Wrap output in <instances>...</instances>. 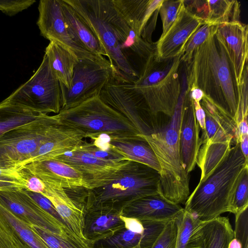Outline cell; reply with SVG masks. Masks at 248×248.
<instances>
[{"instance_id": "obj_1", "label": "cell", "mask_w": 248, "mask_h": 248, "mask_svg": "<svg viewBox=\"0 0 248 248\" xmlns=\"http://www.w3.org/2000/svg\"><path fill=\"white\" fill-rule=\"evenodd\" d=\"M215 32L195 50L191 59L185 63L187 89L200 88L237 126V87L228 58Z\"/></svg>"}, {"instance_id": "obj_2", "label": "cell", "mask_w": 248, "mask_h": 248, "mask_svg": "<svg viewBox=\"0 0 248 248\" xmlns=\"http://www.w3.org/2000/svg\"><path fill=\"white\" fill-rule=\"evenodd\" d=\"M213 171L188 196L184 209L201 221L216 218L226 212L233 213L234 190L248 159L235 143Z\"/></svg>"}, {"instance_id": "obj_3", "label": "cell", "mask_w": 248, "mask_h": 248, "mask_svg": "<svg viewBox=\"0 0 248 248\" xmlns=\"http://www.w3.org/2000/svg\"><path fill=\"white\" fill-rule=\"evenodd\" d=\"M187 84L183 74L181 90L173 115L156 132L142 136L152 148L161 168V194L176 204H185L189 196V176L180 156L179 130Z\"/></svg>"}, {"instance_id": "obj_4", "label": "cell", "mask_w": 248, "mask_h": 248, "mask_svg": "<svg viewBox=\"0 0 248 248\" xmlns=\"http://www.w3.org/2000/svg\"><path fill=\"white\" fill-rule=\"evenodd\" d=\"M158 194H161L159 172L145 164L127 160L96 187L87 188L84 206L121 211L136 200Z\"/></svg>"}, {"instance_id": "obj_5", "label": "cell", "mask_w": 248, "mask_h": 248, "mask_svg": "<svg viewBox=\"0 0 248 248\" xmlns=\"http://www.w3.org/2000/svg\"><path fill=\"white\" fill-rule=\"evenodd\" d=\"M181 54L167 59H160L155 53L145 61L133 83L142 95L152 114L162 113L170 118L174 113L181 90L179 69Z\"/></svg>"}, {"instance_id": "obj_6", "label": "cell", "mask_w": 248, "mask_h": 248, "mask_svg": "<svg viewBox=\"0 0 248 248\" xmlns=\"http://www.w3.org/2000/svg\"><path fill=\"white\" fill-rule=\"evenodd\" d=\"M62 124L81 132L92 140L105 134L111 139L140 135L122 115L106 104L98 95L79 105L62 109L54 115Z\"/></svg>"}, {"instance_id": "obj_7", "label": "cell", "mask_w": 248, "mask_h": 248, "mask_svg": "<svg viewBox=\"0 0 248 248\" xmlns=\"http://www.w3.org/2000/svg\"><path fill=\"white\" fill-rule=\"evenodd\" d=\"M93 31L105 48L119 78L134 83L139 73L123 51L111 23L110 0H64Z\"/></svg>"}, {"instance_id": "obj_8", "label": "cell", "mask_w": 248, "mask_h": 248, "mask_svg": "<svg viewBox=\"0 0 248 248\" xmlns=\"http://www.w3.org/2000/svg\"><path fill=\"white\" fill-rule=\"evenodd\" d=\"M58 120L40 114L35 119L0 135V168L18 169L48 138Z\"/></svg>"}, {"instance_id": "obj_9", "label": "cell", "mask_w": 248, "mask_h": 248, "mask_svg": "<svg viewBox=\"0 0 248 248\" xmlns=\"http://www.w3.org/2000/svg\"><path fill=\"white\" fill-rule=\"evenodd\" d=\"M99 96L106 104L124 116L140 135H149L161 127L157 125L156 117L152 114L133 83L114 76Z\"/></svg>"}, {"instance_id": "obj_10", "label": "cell", "mask_w": 248, "mask_h": 248, "mask_svg": "<svg viewBox=\"0 0 248 248\" xmlns=\"http://www.w3.org/2000/svg\"><path fill=\"white\" fill-rule=\"evenodd\" d=\"M5 99L39 113H59L61 109L60 84L45 54L32 76Z\"/></svg>"}, {"instance_id": "obj_11", "label": "cell", "mask_w": 248, "mask_h": 248, "mask_svg": "<svg viewBox=\"0 0 248 248\" xmlns=\"http://www.w3.org/2000/svg\"><path fill=\"white\" fill-rule=\"evenodd\" d=\"M116 72L105 57L78 59L69 88L60 84L61 109L74 107L98 95Z\"/></svg>"}, {"instance_id": "obj_12", "label": "cell", "mask_w": 248, "mask_h": 248, "mask_svg": "<svg viewBox=\"0 0 248 248\" xmlns=\"http://www.w3.org/2000/svg\"><path fill=\"white\" fill-rule=\"evenodd\" d=\"M38 9L39 17L36 24L44 37L50 42L64 45L74 52L78 59L104 57L88 52L73 40L64 19L61 0H41Z\"/></svg>"}, {"instance_id": "obj_13", "label": "cell", "mask_w": 248, "mask_h": 248, "mask_svg": "<svg viewBox=\"0 0 248 248\" xmlns=\"http://www.w3.org/2000/svg\"><path fill=\"white\" fill-rule=\"evenodd\" d=\"M215 35L224 48L237 87L248 64V25L240 21L221 24L217 26Z\"/></svg>"}, {"instance_id": "obj_14", "label": "cell", "mask_w": 248, "mask_h": 248, "mask_svg": "<svg viewBox=\"0 0 248 248\" xmlns=\"http://www.w3.org/2000/svg\"><path fill=\"white\" fill-rule=\"evenodd\" d=\"M204 22L189 12L183 3L177 16L166 34L155 43V55L160 59L181 54L191 36Z\"/></svg>"}, {"instance_id": "obj_15", "label": "cell", "mask_w": 248, "mask_h": 248, "mask_svg": "<svg viewBox=\"0 0 248 248\" xmlns=\"http://www.w3.org/2000/svg\"><path fill=\"white\" fill-rule=\"evenodd\" d=\"M0 245L3 248H50L33 226L0 202Z\"/></svg>"}, {"instance_id": "obj_16", "label": "cell", "mask_w": 248, "mask_h": 248, "mask_svg": "<svg viewBox=\"0 0 248 248\" xmlns=\"http://www.w3.org/2000/svg\"><path fill=\"white\" fill-rule=\"evenodd\" d=\"M164 0H112L114 6L129 27L146 41L153 43L151 36L157 13Z\"/></svg>"}, {"instance_id": "obj_17", "label": "cell", "mask_w": 248, "mask_h": 248, "mask_svg": "<svg viewBox=\"0 0 248 248\" xmlns=\"http://www.w3.org/2000/svg\"><path fill=\"white\" fill-rule=\"evenodd\" d=\"M53 159L62 161L80 172L87 189L94 187L128 160L116 161L101 159L80 147Z\"/></svg>"}, {"instance_id": "obj_18", "label": "cell", "mask_w": 248, "mask_h": 248, "mask_svg": "<svg viewBox=\"0 0 248 248\" xmlns=\"http://www.w3.org/2000/svg\"><path fill=\"white\" fill-rule=\"evenodd\" d=\"M200 131L193 100L186 92L180 124L179 145L182 163L188 174L195 167L198 152L202 145Z\"/></svg>"}, {"instance_id": "obj_19", "label": "cell", "mask_w": 248, "mask_h": 248, "mask_svg": "<svg viewBox=\"0 0 248 248\" xmlns=\"http://www.w3.org/2000/svg\"><path fill=\"white\" fill-rule=\"evenodd\" d=\"M0 202L25 222L40 230L47 228L54 218L24 188L0 191Z\"/></svg>"}, {"instance_id": "obj_20", "label": "cell", "mask_w": 248, "mask_h": 248, "mask_svg": "<svg viewBox=\"0 0 248 248\" xmlns=\"http://www.w3.org/2000/svg\"><path fill=\"white\" fill-rule=\"evenodd\" d=\"M184 210L161 194L143 197L129 204L122 215L143 221L168 222L176 218Z\"/></svg>"}, {"instance_id": "obj_21", "label": "cell", "mask_w": 248, "mask_h": 248, "mask_svg": "<svg viewBox=\"0 0 248 248\" xmlns=\"http://www.w3.org/2000/svg\"><path fill=\"white\" fill-rule=\"evenodd\" d=\"M83 234L93 246L94 243L112 236L124 228L120 216L122 211L104 207L85 208Z\"/></svg>"}, {"instance_id": "obj_22", "label": "cell", "mask_w": 248, "mask_h": 248, "mask_svg": "<svg viewBox=\"0 0 248 248\" xmlns=\"http://www.w3.org/2000/svg\"><path fill=\"white\" fill-rule=\"evenodd\" d=\"M84 138L80 131L58 121L48 138L19 168L34 161L53 159L75 150L83 143Z\"/></svg>"}, {"instance_id": "obj_23", "label": "cell", "mask_w": 248, "mask_h": 248, "mask_svg": "<svg viewBox=\"0 0 248 248\" xmlns=\"http://www.w3.org/2000/svg\"><path fill=\"white\" fill-rule=\"evenodd\" d=\"M43 182L45 189L42 195L51 202L62 220L70 229L80 238L87 240L83 234L85 207L76 202L61 186Z\"/></svg>"}, {"instance_id": "obj_24", "label": "cell", "mask_w": 248, "mask_h": 248, "mask_svg": "<svg viewBox=\"0 0 248 248\" xmlns=\"http://www.w3.org/2000/svg\"><path fill=\"white\" fill-rule=\"evenodd\" d=\"M22 167L27 168L43 182L57 184L64 188L77 187L86 188L82 173L71 166L59 160L51 159L36 161Z\"/></svg>"}, {"instance_id": "obj_25", "label": "cell", "mask_w": 248, "mask_h": 248, "mask_svg": "<svg viewBox=\"0 0 248 248\" xmlns=\"http://www.w3.org/2000/svg\"><path fill=\"white\" fill-rule=\"evenodd\" d=\"M184 3L189 12L212 25L240 21V3L237 0H184Z\"/></svg>"}, {"instance_id": "obj_26", "label": "cell", "mask_w": 248, "mask_h": 248, "mask_svg": "<svg viewBox=\"0 0 248 248\" xmlns=\"http://www.w3.org/2000/svg\"><path fill=\"white\" fill-rule=\"evenodd\" d=\"M109 13L121 47L132 63L131 55L135 54L145 61L155 53V43H150L138 36L116 11L112 0L110 2Z\"/></svg>"}, {"instance_id": "obj_27", "label": "cell", "mask_w": 248, "mask_h": 248, "mask_svg": "<svg viewBox=\"0 0 248 248\" xmlns=\"http://www.w3.org/2000/svg\"><path fill=\"white\" fill-rule=\"evenodd\" d=\"M61 1L68 31L73 40L93 54L108 57L107 51L91 28L69 4L64 0Z\"/></svg>"}, {"instance_id": "obj_28", "label": "cell", "mask_w": 248, "mask_h": 248, "mask_svg": "<svg viewBox=\"0 0 248 248\" xmlns=\"http://www.w3.org/2000/svg\"><path fill=\"white\" fill-rule=\"evenodd\" d=\"M108 145L109 148L126 160L145 164L159 173L161 172L159 163L152 148L140 135L124 138H110Z\"/></svg>"}, {"instance_id": "obj_29", "label": "cell", "mask_w": 248, "mask_h": 248, "mask_svg": "<svg viewBox=\"0 0 248 248\" xmlns=\"http://www.w3.org/2000/svg\"><path fill=\"white\" fill-rule=\"evenodd\" d=\"M50 67L60 82L66 88L70 86L73 70L78 60L76 55L68 47L55 41H50L45 53Z\"/></svg>"}, {"instance_id": "obj_30", "label": "cell", "mask_w": 248, "mask_h": 248, "mask_svg": "<svg viewBox=\"0 0 248 248\" xmlns=\"http://www.w3.org/2000/svg\"><path fill=\"white\" fill-rule=\"evenodd\" d=\"M200 223L201 248H228L234 233L227 217L220 216L209 221H201Z\"/></svg>"}, {"instance_id": "obj_31", "label": "cell", "mask_w": 248, "mask_h": 248, "mask_svg": "<svg viewBox=\"0 0 248 248\" xmlns=\"http://www.w3.org/2000/svg\"><path fill=\"white\" fill-rule=\"evenodd\" d=\"M232 141L212 142L201 145L197 155L196 165L200 168V181L206 178L223 160L229 152Z\"/></svg>"}, {"instance_id": "obj_32", "label": "cell", "mask_w": 248, "mask_h": 248, "mask_svg": "<svg viewBox=\"0 0 248 248\" xmlns=\"http://www.w3.org/2000/svg\"><path fill=\"white\" fill-rule=\"evenodd\" d=\"M176 220L178 230L175 248H201V221L185 209Z\"/></svg>"}, {"instance_id": "obj_33", "label": "cell", "mask_w": 248, "mask_h": 248, "mask_svg": "<svg viewBox=\"0 0 248 248\" xmlns=\"http://www.w3.org/2000/svg\"><path fill=\"white\" fill-rule=\"evenodd\" d=\"M40 114L3 100L0 103V135L10 129L34 120Z\"/></svg>"}, {"instance_id": "obj_34", "label": "cell", "mask_w": 248, "mask_h": 248, "mask_svg": "<svg viewBox=\"0 0 248 248\" xmlns=\"http://www.w3.org/2000/svg\"><path fill=\"white\" fill-rule=\"evenodd\" d=\"M217 26L204 23L197 29L184 47L181 53L182 62L186 63L190 61L195 50L216 31Z\"/></svg>"}, {"instance_id": "obj_35", "label": "cell", "mask_w": 248, "mask_h": 248, "mask_svg": "<svg viewBox=\"0 0 248 248\" xmlns=\"http://www.w3.org/2000/svg\"><path fill=\"white\" fill-rule=\"evenodd\" d=\"M248 207V165L241 174L236 186L233 197V214L242 211Z\"/></svg>"}, {"instance_id": "obj_36", "label": "cell", "mask_w": 248, "mask_h": 248, "mask_svg": "<svg viewBox=\"0 0 248 248\" xmlns=\"http://www.w3.org/2000/svg\"><path fill=\"white\" fill-rule=\"evenodd\" d=\"M184 0H164L158 9L162 23V32L159 38H162L174 22Z\"/></svg>"}, {"instance_id": "obj_37", "label": "cell", "mask_w": 248, "mask_h": 248, "mask_svg": "<svg viewBox=\"0 0 248 248\" xmlns=\"http://www.w3.org/2000/svg\"><path fill=\"white\" fill-rule=\"evenodd\" d=\"M177 230L176 218L167 222L151 248H175Z\"/></svg>"}, {"instance_id": "obj_38", "label": "cell", "mask_w": 248, "mask_h": 248, "mask_svg": "<svg viewBox=\"0 0 248 248\" xmlns=\"http://www.w3.org/2000/svg\"><path fill=\"white\" fill-rule=\"evenodd\" d=\"M248 64H247L244 68L240 83L237 87L238 94L237 125L243 119L248 118Z\"/></svg>"}, {"instance_id": "obj_39", "label": "cell", "mask_w": 248, "mask_h": 248, "mask_svg": "<svg viewBox=\"0 0 248 248\" xmlns=\"http://www.w3.org/2000/svg\"><path fill=\"white\" fill-rule=\"evenodd\" d=\"M235 215L234 237L240 241L242 248H248V207Z\"/></svg>"}, {"instance_id": "obj_40", "label": "cell", "mask_w": 248, "mask_h": 248, "mask_svg": "<svg viewBox=\"0 0 248 248\" xmlns=\"http://www.w3.org/2000/svg\"><path fill=\"white\" fill-rule=\"evenodd\" d=\"M17 170L22 178L25 190L41 194L44 193L45 185L41 180L25 167H21Z\"/></svg>"}, {"instance_id": "obj_41", "label": "cell", "mask_w": 248, "mask_h": 248, "mask_svg": "<svg viewBox=\"0 0 248 248\" xmlns=\"http://www.w3.org/2000/svg\"><path fill=\"white\" fill-rule=\"evenodd\" d=\"M35 2L34 0H0V11L13 16L28 8Z\"/></svg>"}, {"instance_id": "obj_42", "label": "cell", "mask_w": 248, "mask_h": 248, "mask_svg": "<svg viewBox=\"0 0 248 248\" xmlns=\"http://www.w3.org/2000/svg\"><path fill=\"white\" fill-rule=\"evenodd\" d=\"M80 147L101 159L116 161L126 160L123 156L110 148L107 150L99 148L94 145L93 143H88L85 141Z\"/></svg>"}, {"instance_id": "obj_43", "label": "cell", "mask_w": 248, "mask_h": 248, "mask_svg": "<svg viewBox=\"0 0 248 248\" xmlns=\"http://www.w3.org/2000/svg\"><path fill=\"white\" fill-rule=\"evenodd\" d=\"M26 191L43 209L55 217L62 220L51 202L47 198L40 193Z\"/></svg>"}, {"instance_id": "obj_44", "label": "cell", "mask_w": 248, "mask_h": 248, "mask_svg": "<svg viewBox=\"0 0 248 248\" xmlns=\"http://www.w3.org/2000/svg\"><path fill=\"white\" fill-rule=\"evenodd\" d=\"M120 217L124 222L125 229L138 234L144 232L145 228L140 220L135 218L124 216L122 214Z\"/></svg>"}, {"instance_id": "obj_45", "label": "cell", "mask_w": 248, "mask_h": 248, "mask_svg": "<svg viewBox=\"0 0 248 248\" xmlns=\"http://www.w3.org/2000/svg\"><path fill=\"white\" fill-rule=\"evenodd\" d=\"M25 188L24 185L16 180L0 179V191Z\"/></svg>"}, {"instance_id": "obj_46", "label": "cell", "mask_w": 248, "mask_h": 248, "mask_svg": "<svg viewBox=\"0 0 248 248\" xmlns=\"http://www.w3.org/2000/svg\"><path fill=\"white\" fill-rule=\"evenodd\" d=\"M193 103L196 118L200 125V129L202 130V132H203L205 131V112L200 102L193 100Z\"/></svg>"}, {"instance_id": "obj_47", "label": "cell", "mask_w": 248, "mask_h": 248, "mask_svg": "<svg viewBox=\"0 0 248 248\" xmlns=\"http://www.w3.org/2000/svg\"><path fill=\"white\" fill-rule=\"evenodd\" d=\"M0 179L16 180L24 185L22 178L17 170L0 168Z\"/></svg>"}, {"instance_id": "obj_48", "label": "cell", "mask_w": 248, "mask_h": 248, "mask_svg": "<svg viewBox=\"0 0 248 248\" xmlns=\"http://www.w3.org/2000/svg\"><path fill=\"white\" fill-rule=\"evenodd\" d=\"M186 92L189 94L193 100L198 101L200 102L204 95L202 90L196 87H192L187 89Z\"/></svg>"}, {"instance_id": "obj_49", "label": "cell", "mask_w": 248, "mask_h": 248, "mask_svg": "<svg viewBox=\"0 0 248 248\" xmlns=\"http://www.w3.org/2000/svg\"><path fill=\"white\" fill-rule=\"evenodd\" d=\"M239 143L243 155L246 159H248V135L242 136Z\"/></svg>"}, {"instance_id": "obj_50", "label": "cell", "mask_w": 248, "mask_h": 248, "mask_svg": "<svg viewBox=\"0 0 248 248\" xmlns=\"http://www.w3.org/2000/svg\"><path fill=\"white\" fill-rule=\"evenodd\" d=\"M228 248H242V245L238 239L233 237L229 244Z\"/></svg>"}, {"instance_id": "obj_51", "label": "cell", "mask_w": 248, "mask_h": 248, "mask_svg": "<svg viewBox=\"0 0 248 248\" xmlns=\"http://www.w3.org/2000/svg\"><path fill=\"white\" fill-rule=\"evenodd\" d=\"M0 248H3L0 245Z\"/></svg>"}]
</instances>
